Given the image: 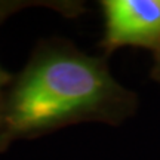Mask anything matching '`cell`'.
Returning a JSON list of instances; mask_svg holds the SVG:
<instances>
[{
    "instance_id": "4",
    "label": "cell",
    "mask_w": 160,
    "mask_h": 160,
    "mask_svg": "<svg viewBox=\"0 0 160 160\" xmlns=\"http://www.w3.org/2000/svg\"><path fill=\"white\" fill-rule=\"evenodd\" d=\"M150 76L154 82H159L160 83V49L154 53V61H153V67H151V71H150Z\"/></svg>"
},
{
    "instance_id": "2",
    "label": "cell",
    "mask_w": 160,
    "mask_h": 160,
    "mask_svg": "<svg viewBox=\"0 0 160 160\" xmlns=\"http://www.w3.org/2000/svg\"><path fill=\"white\" fill-rule=\"evenodd\" d=\"M104 36L98 46L108 58L123 46L160 49V0H102Z\"/></svg>"
},
{
    "instance_id": "1",
    "label": "cell",
    "mask_w": 160,
    "mask_h": 160,
    "mask_svg": "<svg viewBox=\"0 0 160 160\" xmlns=\"http://www.w3.org/2000/svg\"><path fill=\"white\" fill-rule=\"evenodd\" d=\"M108 58L92 57L62 37L34 46L13 76L0 111V151L65 126L101 122L117 126L138 108V95L111 76Z\"/></svg>"
},
{
    "instance_id": "3",
    "label": "cell",
    "mask_w": 160,
    "mask_h": 160,
    "mask_svg": "<svg viewBox=\"0 0 160 160\" xmlns=\"http://www.w3.org/2000/svg\"><path fill=\"white\" fill-rule=\"evenodd\" d=\"M33 6H43V8H51L55 9L59 13H62L68 18H76L82 15L85 9V3L83 2H30V0H0V24L5 19L19 12L21 9L25 8H33ZM13 76L11 73H8L0 67V111L3 107V101H5L6 91L11 85Z\"/></svg>"
}]
</instances>
